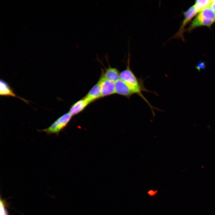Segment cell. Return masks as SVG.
Returning <instances> with one entry per match:
<instances>
[{
  "label": "cell",
  "mask_w": 215,
  "mask_h": 215,
  "mask_svg": "<svg viewBox=\"0 0 215 215\" xmlns=\"http://www.w3.org/2000/svg\"><path fill=\"white\" fill-rule=\"evenodd\" d=\"M130 54L128 52L127 67L120 73L119 79L127 84L135 94L139 95L147 103L148 101L142 93L143 91L150 92L145 87L143 80L138 78L131 70L130 67Z\"/></svg>",
  "instance_id": "obj_1"
},
{
  "label": "cell",
  "mask_w": 215,
  "mask_h": 215,
  "mask_svg": "<svg viewBox=\"0 0 215 215\" xmlns=\"http://www.w3.org/2000/svg\"><path fill=\"white\" fill-rule=\"evenodd\" d=\"M215 22V12L210 7H207L200 12L192 21L188 30L201 26L210 27Z\"/></svg>",
  "instance_id": "obj_2"
},
{
  "label": "cell",
  "mask_w": 215,
  "mask_h": 215,
  "mask_svg": "<svg viewBox=\"0 0 215 215\" xmlns=\"http://www.w3.org/2000/svg\"><path fill=\"white\" fill-rule=\"evenodd\" d=\"M72 116L69 112L66 113L58 118L48 128L38 130L44 131L47 135L55 134L58 135L59 132L67 126Z\"/></svg>",
  "instance_id": "obj_3"
},
{
  "label": "cell",
  "mask_w": 215,
  "mask_h": 215,
  "mask_svg": "<svg viewBox=\"0 0 215 215\" xmlns=\"http://www.w3.org/2000/svg\"><path fill=\"white\" fill-rule=\"evenodd\" d=\"M198 13L194 5L190 7L187 11L183 13L184 18L179 30L170 39L173 38L181 39L184 41L183 33L185 31V27L187 24L190 21L193 17Z\"/></svg>",
  "instance_id": "obj_4"
},
{
  "label": "cell",
  "mask_w": 215,
  "mask_h": 215,
  "mask_svg": "<svg viewBox=\"0 0 215 215\" xmlns=\"http://www.w3.org/2000/svg\"><path fill=\"white\" fill-rule=\"evenodd\" d=\"M99 82L100 84L102 97L115 93L114 82L107 79L103 76Z\"/></svg>",
  "instance_id": "obj_5"
},
{
  "label": "cell",
  "mask_w": 215,
  "mask_h": 215,
  "mask_svg": "<svg viewBox=\"0 0 215 215\" xmlns=\"http://www.w3.org/2000/svg\"><path fill=\"white\" fill-rule=\"evenodd\" d=\"M115 84V93L128 98L135 94L128 85L121 79H119Z\"/></svg>",
  "instance_id": "obj_6"
},
{
  "label": "cell",
  "mask_w": 215,
  "mask_h": 215,
  "mask_svg": "<svg viewBox=\"0 0 215 215\" xmlns=\"http://www.w3.org/2000/svg\"><path fill=\"white\" fill-rule=\"evenodd\" d=\"M0 95L1 96H11L17 97L27 103L29 101L17 96L12 88L3 79L0 81Z\"/></svg>",
  "instance_id": "obj_7"
},
{
  "label": "cell",
  "mask_w": 215,
  "mask_h": 215,
  "mask_svg": "<svg viewBox=\"0 0 215 215\" xmlns=\"http://www.w3.org/2000/svg\"><path fill=\"white\" fill-rule=\"evenodd\" d=\"M101 97L100 84L98 81L89 90L84 98L90 103Z\"/></svg>",
  "instance_id": "obj_8"
},
{
  "label": "cell",
  "mask_w": 215,
  "mask_h": 215,
  "mask_svg": "<svg viewBox=\"0 0 215 215\" xmlns=\"http://www.w3.org/2000/svg\"><path fill=\"white\" fill-rule=\"evenodd\" d=\"M84 98L73 104L70 107L69 113L72 116L76 115L82 111L89 104Z\"/></svg>",
  "instance_id": "obj_9"
},
{
  "label": "cell",
  "mask_w": 215,
  "mask_h": 215,
  "mask_svg": "<svg viewBox=\"0 0 215 215\" xmlns=\"http://www.w3.org/2000/svg\"><path fill=\"white\" fill-rule=\"evenodd\" d=\"M103 76L107 79L114 83L120 79V73L117 69L109 66L105 69Z\"/></svg>",
  "instance_id": "obj_10"
},
{
  "label": "cell",
  "mask_w": 215,
  "mask_h": 215,
  "mask_svg": "<svg viewBox=\"0 0 215 215\" xmlns=\"http://www.w3.org/2000/svg\"><path fill=\"white\" fill-rule=\"evenodd\" d=\"M211 0H197L196 1L194 5L197 13H199L205 8L209 7Z\"/></svg>",
  "instance_id": "obj_11"
},
{
  "label": "cell",
  "mask_w": 215,
  "mask_h": 215,
  "mask_svg": "<svg viewBox=\"0 0 215 215\" xmlns=\"http://www.w3.org/2000/svg\"><path fill=\"white\" fill-rule=\"evenodd\" d=\"M0 215H9L6 207H7L9 205L5 199H2L0 197Z\"/></svg>",
  "instance_id": "obj_12"
},
{
  "label": "cell",
  "mask_w": 215,
  "mask_h": 215,
  "mask_svg": "<svg viewBox=\"0 0 215 215\" xmlns=\"http://www.w3.org/2000/svg\"><path fill=\"white\" fill-rule=\"evenodd\" d=\"M205 62H199L198 65L196 66V68L199 71H200L201 69H205Z\"/></svg>",
  "instance_id": "obj_13"
},
{
  "label": "cell",
  "mask_w": 215,
  "mask_h": 215,
  "mask_svg": "<svg viewBox=\"0 0 215 215\" xmlns=\"http://www.w3.org/2000/svg\"><path fill=\"white\" fill-rule=\"evenodd\" d=\"M209 7L215 12V0H211V2Z\"/></svg>",
  "instance_id": "obj_14"
}]
</instances>
